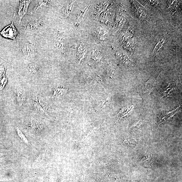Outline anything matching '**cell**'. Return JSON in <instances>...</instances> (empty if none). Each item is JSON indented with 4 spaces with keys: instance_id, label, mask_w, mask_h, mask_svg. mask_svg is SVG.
<instances>
[{
    "instance_id": "1",
    "label": "cell",
    "mask_w": 182,
    "mask_h": 182,
    "mask_svg": "<svg viewBox=\"0 0 182 182\" xmlns=\"http://www.w3.org/2000/svg\"><path fill=\"white\" fill-rule=\"evenodd\" d=\"M14 19L15 17L14 15V18L11 24L6 26L0 32V34L4 37L13 40H15L18 32L14 25Z\"/></svg>"
},
{
    "instance_id": "2",
    "label": "cell",
    "mask_w": 182,
    "mask_h": 182,
    "mask_svg": "<svg viewBox=\"0 0 182 182\" xmlns=\"http://www.w3.org/2000/svg\"><path fill=\"white\" fill-rule=\"evenodd\" d=\"M18 7L16 9L18 18L19 24L21 22L23 17L28 12V6L32 2L31 1H20Z\"/></svg>"
},
{
    "instance_id": "3",
    "label": "cell",
    "mask_w": 182,
    "mask_h": 182,
    "mask_svg": "<svg viewBox=\"0 0 182 182\" xmlns=\"http://www.w3.org/2000/svg\"><path fill=\"white\" fill-rule=\"evenodd\" d=\"M21 49L24 54L29 56L35 55L36 52L35 46L29 43H26L23 44Z\"/></svg>"
},
{
    "instance_id": "4",
    "label": "cell",
    "mask_w": 182,
    "mask_h": 182,
    "mask_svg": "<svg viewBox=\"0 0 182 182\" xmlns=\"http://www.w3.org/2000/svg\"><path fill=\"white\" fill-rule=\"evenodd\" d=\"M16 98L18 106L20 107L24 104L26 100L25 92L21 89H20L17 92Z\"/></svg>"
},
{
    "instance_id": "5",
    "label": "cell",
    "mask_w": 182,
    "mask_h": 182,
    "mask_svg": "<svg viewBox=\"0 0 182 182\" xmlns=\"http://www.w3.org/2000/svg\"><path fill=\"white\" fill-rule=\"evenodd\" d=\"M50 1H40L38 4L36 5L33 11L31 12V14H33L35 13L38 10L42 9L46 7L49 4Z\"/></svg>"
},
{
    "instance_id": "6",
    "label": "cell",
    "mask_w": 182,
    "mask_h": 182,
    "mask_svg": "<svg viewBox=\"0 0 182 182\" xmlns=\"http://www.w3.org/2000/svg\"><path fill=\"white\" fill-rule=\"evenodd\" d=\"M152 160L151 154L148 155L142 159L141 162V164L144 167H150L151 166Z\"/></svg>"
},
{
    "instance_id": "7",
    "label": "cell",
    "mask_w": 182,
    "mask_h": 182,
    "mask_svg": "<svg viewBox=\"0 0 182 182\" xmlns=\"http://www.w3.org/2000/svg\"><path fill=\"white\" fill-rule=\"evenodd\" d=\"M66 89L64 88H58L54 90V96L56 97H59L64 95L66 93Z\"/></svg>"
},
{
    "instance_id": "8",
    "label": "cell",
    "mask_w": 182,
    "mask_h": 182,
    "mask_svg": "<svg viewBox=\"0 0 182 182\" xmlns=\"http://www.w3.org/2000/svg\"><path fill=\"white\" fill-rule=\"evenodd\" d=\"M39 68V67L37 65L32 64L29 66L28 72L31 73H35L38 71Z\"/></svg>"
},
{
    "instance_id": "9",
    "label": "cell",
    "mask_w": 182,
    "mask_h": 182,
    "mask_svg": "<svg viewBox=\"0 0 182 182\" xmlns=\"http://www.w3.org/2000/svg\"><path fill=\"white\" fill-rule=\"evenodd\" d=\"M35 106L36 109L42 113L45 114V112L39 103L37 99H36L34 102Z\"/></svg>"
},
{
    "instance_id": "10",
    "label": "cell",
    "mask_w": 182,
    "mask_h": 182,
    "mask_svg": "<svg viewBox=\"0 0 182 182\" xmlns=\"http://www.w3.org/2000/svg\"><path fill=\"white\" fill-rule=\"evenodd\" d=\"M39 104L43 108L44 110L46 109V105H45V102L43 99L42 98L39 99V101H38Z\"/></svg>"
}]
</instances>
